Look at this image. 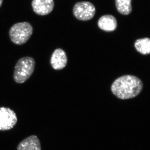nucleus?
Masks as SVG:
<instances>
[{
	"mask_svg": "<svg viewBox=\"0 0 150 150\" xmlns=\"http://www.w3.org/2000/svg\"><path fill=\"white\" fill-rule=\"evenodd\" d=\"M143 84L141 80L131 75L118 78L111 86L113 94L121 99H128L138 96L142 91Z\"/></svg>",
	"mask_w": 150,
	"mask_h": 150,
	"instance_id": "f257e3e1",
	"label": "nucleus"
},
{
	"mask_svg": "<svg viewBox=\"0 0 150 150\" xmlns=\"http://www.w3.org/2000/svg\"><path fill=\"white\" fill-rule=\"evenodd\" d=\"M35 67V60L32 57L25 56L20 59L15 67L14 80L18 83H23L31 76Z\"/></svg>",
	"mask_w": 150,
	"mask_h": 150,
	"instance_id": "f03ea898",
	"label": "nucleus"
},
{
	"mask_svg": "<svg viewBox=\"0 0 150 150\" xmlns=\"http://www.w3.org/2000/svg\"><path fill=\"white\" fill-rule=\"evenodd\" d=\"M33 33V28L27 22L18 23L13 25L9 30V34L11 40L16 45L26 43Z\"/></svg>",
	"mask_w": 150,
	"mask_h": 150,
	"instance_id": "7ed1b4c3",
	"label": "nucleus"
},
{
	"mask_svg": "<svg viewBox=\"0 0 150 150\" xmlns=\"http://www.w3.org/2000/svg\"><path fill=\"white\" fill-rule=\"evenodd\" d=\"M73 12L74 16L79 20H90L95 15V7L89 2H79L74 6Z\"/></svg>",
	"mask_w": 150,
	"mask_h": 150,
	"instance_id": "20e7f679",
	"label": "nucleus"
},
{
	"mask_svg": "<svg viewBox=\"0 0 150 150\" xmlns=\"http://www.w3.org/2000/svg\"><path fill=\"white\" fill-rule=\"evenodd\" d=\"M18 121L15 112L8 108L0 107V131L11 130Z\"/></svg>",
	"mask_w": 150,
	"mask_h": 150,
	"instance_id": "39448f33",
	"label": "nucleus"
},
{
	"mask_svg": "<svg viewBox=\"0 0 150 150\" xmlns=\"http://www.w3.org/2000/svg\"><path fill=\"white\" fill-rule=\"evenodd\" d=\"M31 6L34 12L38 15L51 13L54 6V0H33Z\"/></svg>",
	"mask_w": 150,
	"mask_h": 150,
	"instance_id": "423d86ee",
	"label": "nucleus"
},
{
	"mask_svg": "<svg viewBox=\"0 0 150 150\" xmlns=\"http://www.w3.org/2000/svg\"><path fill=\"white\" fill-rule=\"evenodd\" d=\"M50 63L54 69L60 70L64 68L67 63V56L65 51L61 48L56 49L51 56Z\"/></svg>",
	"mask_w": 150,
	"mask_h": 150,
	"instance_id": "0eeeda50",
	"label": "nucleus"
},
{
	"mask_svg": "<svg viewBox=\"0 0 150 150\" xmlns=\"http://www.w3.org/2000/svg\"><path fill=\"white\" fill-rule=\"evenodd\" d=\"M98 25L103 30L106 32H112L117 28V20L111 15H105L99 19Z\"/></svg>",
	"mask_w": 150,
	"mask_h": 150,
	"instance_id": "6e6552de",
	"label": "nucleus"
},
{
	"mask_svg": "<svg viewBox=\"0 0 150 150\" xmlns=\"http://www.w3.org/2000/svg\"><path fill=\"white\" fill-rule=\"evenodd\" d=\"M17 150H41L40 140L35 135L30 136L19 143Z\"/></svg>",
	"mask_w": 150,
	"mask_h": 150,
	"instance_id": "1a4fd4ad",
	"label": "nucleus"
},
{
	"mask_svg": "<svg viewBox=\"0 0 150 150\" xmlns=\"http://www.w3.org/2000/svg\"><path fill=\"white\" fill-rule=\"evenodd\" d=\"M132 0H115V6L118 12L123 15H128L132 11Z\"/></svg>",
	"mask_w": 150,
	"mask_h": 150,
	"instance_id": "9d476101",
	"label": "nucleus"
},
{
	"mask_svg": "<svg viewBox=\"0 0 150 150\" xmlns=\"http://www.w3.org/2000/svg\"><path fill=\"white\" fill-rule=\"evenodd\" d=\"M135 47L138 52L143 55L150 53V39L148 38L138 39L135 43Z\"/></svg>",
	"mask_w": 150,
	"mask_h": 150,
	"instance_id": "9b49d317",
	"label": "nucleus"
},
{
	"mask_svg": "<svg viewBox=\"0 0 150 150\" xmlns=\"http://www.w3.org/2000/svg\"><path fill=\"white\" fill-rule=\"evenodd\" d=\"M3 2V0H0V8L1 6L2 5Z\"/></svg>",
	"mask_w": 150,
	"mask_h": 150,
	"instance_id": "f8f14e48",
	"label": "nucleus"
}]
</instances>
